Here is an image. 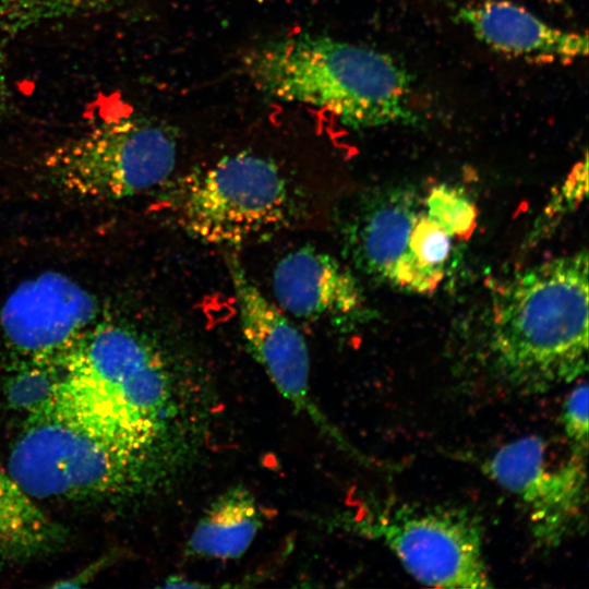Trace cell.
<instances>
[{"mask_svg":"<svg viewBox=\"0 0 589 589\" xmlns=\"http://www.w3.org/2000/svg\"><path fill=\"white\" fill-rule=\"evenodd\" d=\"M215 399L203 378L147 336L99 321L65 357L46 406L140 459L166 486L202 456Z\"/></svg>","mask_w":589,"mask_h":589,"instance_id":"cell-1","label":"cell"},{"mask_svg":"<svg viewBox=\"0 0 589 589\" xmlns=\"http://www.w3.org/2000/svg\"><path fill=\"white\" fill-rule=\"evenodd\" d=\"M490 375L518 394L545 392L587 371L586 251L528 267L494 293L486 338Z\"/></svg>","mask_w":589,"mask_h":589,"instance_id":"cell-2","label":"cell"},{"mask_svg":"<svg viewBox=\"0 0 589 589\" xmlns=\"http://www.w3.org/2000/svg\"><path fill=\"white\" fill-rule=\"evenodd\" d=\"M243 69L260 92L325 109L354 130L419 120L405 69L389 55L363 45L292 35L251 49Z\"/></svg>","mask_w":589,"mask_h":589,"instance_id":"cell-3","label":"cell"},{"mask_svg":"<svg viewBox=\"0 0 589 589\" xmlns=\"http://www.w3.org/2000/svg\"><path fill=\"white\" fill-rule=\"evenodd\" d=\"M7 470L35 500L129 495L161 488L136 457L48 406L28 414Z\"/></svg>","mask_w":589,"mask_h":589,"instance_id":"cell-4","label":"cell"},{"mask_svg":"<svg viewBox=\"0 0 589 589\" xmlns=\"http://www.w3.org/2000/svg\"><path fill=\"white\" fill-rule=\"evenodd\" d=\"M179 227L205 243L239 245L292 223L297 201L271 159L228 155L182 177L168 194Z\"/></svg>","mask_w":589,"mask_h":589,"instance_id":"cell-5","label":"cell"},{"mask_svg":"<svg viewBox=\"0 0 589 589\" xmlns=\"http://www.w3.org/2000/svg\"><path fill=\"white\" fill-rule=\"evenodd\" d=\"M177 141L168 127L135 115L109 119L50 151L47 178L92 200H121L164 183L173 171Z\"/></svg>","mask_w":589,"mask_h":589,"instance_id":"cell-6","label":"cell"},{"mask_svg":"<svg viewBox=\"0 0 589 589\" xmlns=\"http://www.w3.org/2000/svg\"><path fill=\"white\" fill-rule=\"evenodd\" d=\"M351 527L385 545L422 585L492 587L482 527L465 508L384 502L359 510Z\"/></svg>","mask_w":589,"mask_h":589,"instance_id":"cell-7","label":"cell"},{"mask_svg":"<svg viewBox=\"0 0 589 589\" xmlns=\"http://www.w3.org/2000/svg\"><path fill=\"white\" fill-rule=\"evenodd\" d=\"M586 456L570 449L554 458L543 438L530 435L502 445L480 468L520 502L537 542L555 546L585 527Z\"/></svg>","mask_w":589,"mask_h":589,"instance_id":"cell-8","label":"cell"},{"mask_svg":"<svg viewBox=\"0 0 589 589\" xmlns=\"http://www.w3.org/2000/svg\"><path fill=\"white\" fill-rule=\"evenodd\" d=\"M100 304L73 277L56 271L19 284L0 308L4 341L21 360L64 362L99 322Z\"/></svg>","mask_w":589,"mask_h":589,"instance_id":"cell-9","label":"cell"},{"mask_svg":"<svg viewBox=\"0 0 589 589\" xmlns=\"http://www.w3.org/2000/svg\"><path fill=\"white\" fill-rule=\"evenodd\" d=\"M230 268L240 328L249 352L296 411L310 419L346 454L365 462L366 458L314 401L310 386V356L302 334L284 311L262 293L236 260L230 263Z\"/></svg>","mask_w":589,"mask_h":589,"instance_id":"cell-10","label":"cell"},{"mask_svg":"<svg viewBox=\"0 0 589 589\" xmlns=\"http://www.w3.org/2000/svg\"><path fill=\"white\" fill-rule=\"evenodd\" d=\"M423 207L419 196L405 188L369 194L344 223L347 256L368 277L407 292H417L409 239Z\"/></svg>","mask_w":589,"mask_h":589,"instance_id":"cell-11","label":"cell"},{"mask_svg":"<svg viewBox=\"0 0 589 589\" xmlns=\"http://www.w3.org/2000/svg\"><path fill=\"white\" fill-rule=\"evenodd\" d=\"M277 305L294 317L349 326L363 318L365 300L352 272L313 247L286 254L273 274Z\"/></svg>","mask_w":589,"mask_h":589,"instance_id":"cell-12","label":"cell"},{"mask_svg":"<svg viewBox=\"0 0 589 589\" xmlns=\"http://www.w3.org/2000/svg\"><path fill=\"white\" fill-rule=\"evenodd\" d=\"M457 17L480 41L503 55L545 62L588 55L587 34L552 26L513 1L466 4L458 9Z\"/></svg>","mask_w":589,"mask_h":589,"instance_id":"cell-13","label":"cell"},{"mask_svg":"<svg viewBox=\"0 0 589 589\" xmlns=\"http://www.w3.org/2000/svg\"><path fill=\"white\" fill-rule=\"evenodd\" d=\"M262 515L249 489L236 485L205 509L188 540V553L212 560L242 556L262 528Z\"/></svg>","mask_w":589,"mask_h":589,"instance_id":"cell-14","label":"cell"},{"mask_svg":"<svg viewBox=\"0 0 589 589\" xmlns=\"http://www.w3.org/2000/svg\"><path fill=\"white\" fill-rule=\"evenodd\" d=\"M0 467V565L25 563L50 553L63 529Z\"/></svg>","mask_w":589,"mask_h":589,"instance_id":"cell-15","label":"cell"},{"mask_svg":"<svg viewBox=\"0 0 589 589\" xmlns=\"http://www.w3.org/2000/svg\"><path fill=\"white\" fill-rule=\"evenodd\" d=\"M118 0H0V28L11 34L55 20L111 10Z\"/></svg>","mask_w":589,"mask_h":589,"instance_id":"cell-16","label":"cell"},{"mask_svg":"<svg viewBox=\"0 0 589 589\" xmlns=\"http://www.w3.org/2000/svg\"><path fill=\"white\" fill-rule=\"evenodd\" d=\"M5 383L10 405L27 414L45 406L63 377V362L21 360Z\"/></svg>","mask_w":589,"mask_h":589,"instance_id":"cell-17","label":"cell"},{"mask_svg":"<svg viewBox=\"0 0 589 589\" xmlns=\"http://www.w3.org/2000/svg\"><path fill=\"white\" fill-rule=\"evenodd\" d=\"M425 214L453 239L467 238L477 223L474 204L458 189L441 184L423 199Z\"/></svg>","mask_w":589,"mask_h":589,"instance_id":"cell-18","label":"cell"},{"mask_svg":"<svg viewBox=\"0 0 589 589\" xmlns=\"http://www.w3.org/2000/svg\"><path fill=\"white\" fill-rule=\"evenodd\" d=\"M563 429L573 450L587 455L588 449V385L579 383L567 395L562 413Z\"/></svg>","mask_w":589,"mask_h":589,"instance_id":"cell-19","label":"cell"},{"mask_svg":"<svg viewBox=\"0 0 589 589\" xmlns=\"http://www.w3.org/2000/svg\"><path fill=\"white\" fill-rule=\"evenodd\" d=\"M10 101V91L5 72L4 56L0 46V117L4 115Z\"/></svg>","mask_w":589,"mask_h":589,"instance_id":"cell-20","label":"cell"},{"mask_svg":"<svg viewBox=\"0 0 589 589\" xmlns=\"http://www.w3.org/2000/svg\"><path fill=\"white\" fill-rule=\"evenodd\" d=\"M542 1H545V2H549V3H555V2H557L558 0H542Z\"/></svg>","mask_w":589,"mask_h":589,"instance_id":"cell-21","label":"cell"}]
</instances>
